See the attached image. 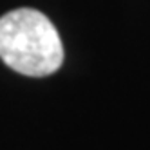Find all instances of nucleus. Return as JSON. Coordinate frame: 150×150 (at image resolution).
I'll return each instance as SVG.
<instances>
[{
  "mask_svg": "<svg viewBox=\"0 0 150 150\" xmlns=\"http://www.w3.org/2000/svg\"><path fill=\"white\" fill-rule=\"evenodd\" d=\"M0 58L20 74L42 78L60 69L63 45L44 13L20 7L0 18Z\"/></svg>",
  "mask_w": 150,
  "mask_h": 150,
  "instance_id": "nucleus-1",
  "label": "nucleus"
}]
</instances>
